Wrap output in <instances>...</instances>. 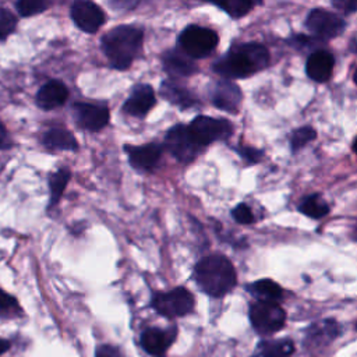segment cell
<instances>
[{"label":"cell","instance_id":"cell-35","mask_svg":"<svg viewBox=\"0 0 357 357\" xmlns=\"http://www.w3.org/2000/svg\"><path fill=\"white\" fill-rule=\"evenodd\" d=\"M10 138H8V134H7V130L6 127L0 123V149H6L10 146Z\"/></svg>","mask_w":357,"mask_h":357},{"label":"cell","instance_id":"cell-16","mask_svg":"<svg viewBox=\"0 0 357 357\" xmlns=\"http://www.w3.org/2000/svg\"><path fill=\"white\" fill-rule=\"evenodd\" d=\"M162 63L165 71L172 78H184L198 71L195 61L181 49H170L163 53Z\"/></svg>","mask_w":357,"mask_h":357},{"label":"cell","instance_id":"cell-6","mask_svg":"<svg viewBox=\"0 0 357 357\" xmlns=\"http://www.w3.org/2000/svg\"><path fill=\"white\" fill-rule=\"evenodd\" d=\"M218 33L209 28L199 25H188L178 36L180 49L191 59H202L209 56L218 46Z\"/></svg>","mask_w":357,"mask_h":357},{"label":"cell","instance_id":"cell-19","mask_svg":"<svg viewBox=\"0 0 357 357\" xmlns=\"http://www.w3.org/2000/svg\"><path fill=\"white\" fill-rule=\"evenodd\" d=\"M335 66V59L332 53L328 50H315L312 52L305 63V73L307 75L317 82H325L332 75Z\"/></svg>","mask_w":357,"mask_h":357},{"label":"cell","instance_id":"cell-21","mask_svg":"<svg viewBox=\"0 0 357 357\" xmlns=\"http://www.w3.org/2000/svg\"><path fill=\"white\" fill-rule=\"evenodd\" d=\"M245 290L255 298V301H271V303H279L283 298V289L279 283H276L272 279L264 278L259 280H255L252 283H248L245 286Z\"/></svg>","mask_w":357,"mask_h":357},{"label":"cell","instance_id":"cell-26","mask_svg":"<svg viewBox=\"0 0 357 357\" xmlns=\"http://www.w3.org/2000/svg\"><path fill=\"white\" fill-rule=\"evenodd\" d=\"M22 314L20 303L15 297L0 289V317L15 318Z\"/></svg>","mask_w":357,"mask_h":357},{"label":"cell","instance_id":"cell-3","mask_svg":"<svg viewBox=\"0 0 357 357\" xmlns=\"http://www.w3.org/2000/svg\"><path fill=\"white\" fill-rule=\"evenodd\" d=\"M144 32L141 28L120 25L102 38V50L110 66L117 70L128 68L142 50Z\"/></svg>","mask_w":357,"mask_h":357},{"label":"cell","instance_id":"cell-31","mask_svg":"<svg viewBox=\"0 0 357 357\" xmlns=\"http://www.w3.org/2000/svg\"><path fill=\"white\" fill-rule=\"evenodd\" d=\"M231 216L237 223H241V225H250L254 222L252 211L247 204H238L236 208H233Z\"/></svg>","mask_w":357,"mask_h":357},{"label":"cell","instance_id":"cell-36","mask_svg":"<svg viewBox=\"0 0 357 357\" xmlns=\"http://www.w3.org/2000/svg\"><path fill=\"white\" fill-rule=\"evenodd\" d=\"M10 346H11L10 340H7V339H1V337H0V356H1V354H4V353L10 349Z\"/></svg>","mask_w":357,"mask_h":357},{"label":"cell","instance_id":"cell-24","mask_svg":"<svg viewBox=\"0 0 357 357\" xmlns=\"http://www.w3.org/2000/svg\"><path fill=\"white\" fill-rule=\"evenodd\" d=\"M298 211L308 218L319 219L328 215L329 206L319 194H311L301 201V204L298 205Z\"/></svg>","mask_w":357,"mask_h":357},{"label":"cell","instance_id":"cell-27","mask_svg":"<svg viewBox=\"0 0 357 357\" xmlns=\"http://www.w3.org/2000/svg\"><path fill=\"white\" fill-rule=\"evenodd\" d=\"M219 8L226 11L233 18H240L250 13V10L255 6L254 1H244V0H229L223 3H216Z\"/></svg>","mask_w":357,"mask_h":357},{"label":"cell","instance_id":"cell-14","mask_svg":"<svg viewBox=\"0 0 357 357\" xmlns=\"http://www.w3.org/2000/svg\"><path fill=\"white\" fill-rule=\"evenodd\" d=\"M212 103L225 112L237 113L241 103V91L230 79H219L213 84L211 91Z\"/></svg>","mask_w":357,"mask_h":357},{"label":"cell","instance_id":"cell-10","mask_svg":"<svg viewBox=\"0 0 357 357\" xmlns=\"http://www.w3.org/2000/svg\"><path fill=\"white\" fill-rule=\"evenodd\" d=\"M305 26L314 36L328 40L339 36L344 31L346 22L333 11L315 8L308 13Z\"/></svg>","mask_w":357,"mask_h":357},{"label":"cell","instance_id":"cell-13","mask_svg":"<svg viewBox=\"0 0 357 357\" xmlns=\"http://www.w3.org/2000/svg\"><path fill=\"white\" fill-rule=\"evenodd\" d=\"M177 336V328L167 329L148 328L141 333L139 344L152 357H165L169 347L174 343Z\"/></svg>","mask_w":357,"mask_h":357},{"label":"cell","instance_id":"cell-33","mask_svg":"<svg viewBox=\"0 0 357 357\" xmlns=\"http://www.w3.org/2000/svg\"><path fill=\"white\" fill-rule=\"evenodd\" d=\"M238 152L241 153V156H243L244 159H247V160L251 162V163L259 162L261 158H262V152H261V151L254 149V148H250V146H244V148L238 149Z\"/></svg>","mask_w":357,"mask_h":357},{"label":"cell","instance_id":"cell-17","mask_svg":"<svg viewBox=\"0 0 357 357\" xmlns=\"http://www.w3.org/2000/svg\"><path fill=\"white\" fill-rule=\"evenodd\" d=\"M124 151L128 155L130 165L138 170H152L162 155V146L158 144H145L142 146L126 145Z\"/></svg>","mask_w":357,"mask_h":357},{"label":"cell","instance_id":"cell-8","mask_svg":"<svg viewBox=\"0 0 357 357\" xmlns=\"http://www.w3.org/2000/svg\"><path fill=\"white\" fill-rule=\"evenodd\" d=\"M165 145L167 151L181 163L192 162L202 149V146H199L191 135L188 126L184 124H177L167 131Z\"/></svg>","mask_w":357,"mask_h":357},{"label":"cell","instance_id":"cell-23","mask_svg":"<svg viewBox=\"0 0 357 357\" xmlns=\"http://www.w3.org/2000/svg\"><path fill=\"white\" fill-rule=\"evenodd\" d=\"M43 144L50 149L59 151H75L78 149V142L75 137L64 128H50L43 135Z\"/></svg>","mask_w":357,"mask_h":357},{"label":"cell","instance_id":"cell-4","mask_svg":"<svg viewBox=\"0 0 357 357\" xmlns=\"http://www.w3.org/2000/svg\"><path fill=\"white\" fill-rule=\"evenodd\" d=\"M286 311L279 303L254 301L248 307L250 325L261 339L280 332L286 325Z\"/></svg>","mask_w":357,"mask_h":357},{"label":"cell","instance_id":"cell-5","mask_svg":"<svg viewBox=\"0 0 357 357\" xmlns=\"http://www.w3.org/2000/svg\"><path fill=\"white\" fill-rule=\"evenodd\" d=\"M151 305L162 317L178 318L194 311L195 300L192 293L185 287H174L165 293H155Z\"/></svg>","mask_w":357,"mask_h":357},{"label":"cell","instance_id":"cell-20","mask_svg":"<svg viewBox=\"0 0 357 357\" xmlns=\"http://www.w3.org/2000/svg\"><path fill=\"white\" fill-rule=\"evenodd\" d=\"M68 98L67 86L57 79H50L36 93V105L43 110H52L66 103Z\"/></svg>","mask_w":357,"mask_h":357},{"label":"cell","instance_id":"cell-7","mask_svg":"<svg viewBox=\"0 0 357 357\" xmlns=\"http://www.w3.org/2000/svg\"><path fill=\"white\" fill-rule=\"evenodd\" d=\"M343 333L335 318H324L307 325L301 332V346L305 350H318L331 346Z\"/></svg>","mask_w":357,"mask_h":357},{"label":"cell","instance_id":"cell-1","mask_svg":"<svg viewBox=\"0 0 357 357\" xmlns=\"http://www.w3.org/2000/svg\"><path fill=\"white\" fill-rule=\"evenodd\" d=\"M269 63V53L265 46L250 42L234 45L225 56L218 59L212 68L225 79L245 78L261 70Z\"/></svg>","mask_w":357,"mask_h":357},{"label":"cell","instance_id":"cell-28","mask_svg":"<svg viewBox=\"0 0 357 357\" xmlns=\"http://www.w3.org/2000/svg\"><path fill=\"white\" fill-rule=\"evenodd\" d=\"M49 7V3L42 0H20L15 3V8L21 17H31L43 13Z\"/></svg>","mask_w":357,"mask_h":357},{"label":"cell","instance_id":"cell-34","mask_svg":"<svg viewBox=\"0 0 357 357\" xmlns=\"http://www.w3.org/2000/svg\"><path fill=\"white\" fill-rule=\"evenodd\" d=\"M333 6L343 11L344 14H351L357 11V1L356 0H346V1H333Z\"/></svg>","mask_w":357,"mask_h":357},{"label":"cell","instance_id":"cell-11","mask_svg":"<svg viewBox=\"0 0 357 357\" xmlns=\"http://www.w3.org/2000/svg\"><path fill=\"white\" fill-rule=\"evenodd\" d=\"M73 116L77 124L86 131L96 132L105 128L109 123L110 114L106 106L92 103H74Z\"/></svg>","mask_w":357,"mask_h":357},{"label":"cell","instance_id":"cell-32","mask_svg":"<svg viewBox=\"0 0 357 357\" xmlns=\"http://www.w3.org/2000/svg\"><path fill=\"white\" fill-rule=\"evenodd\" d=\"M95 357H120V350L112 344H99L95 349Z\"/></svg>","mask_w":357,"mask_h":357},{"label":"cell","instance_id":"cell-15","mask_svg":"<svg viewBox=\"0 0 357 357\" xmlns=\"http://www.w3.org/2000/svg\"><path fill=\"white\" fill-rule=\"evenodd\" d=\"M155 103L156 98L152 86L148 84H138L132 88L130 96L126 99L123 112L134 117H144L155 106Z\"/></svg>","mask_w":357,"mask_h":357},{"label":"cell","instance_id":"cell-22","mask_svg":"<svg viewBox=\"0 0 357 357\" xmlns=\"http://www.w3.org/2000/svg\"><path fill=\"white\" fill-rule=\"evenodd\" d=\"M160 95L180 109H190L198 103L197 98L188 89L178 86L170 81H165L160 85Z\"/></svg>","mask_w":357,"mask_h":357},{"label":"cell","instance_id":"cell-18","mask_svg":"<svg viewBox=\"0 0 357 357\" xmlns=\"http://www.w3.org/2000/svg\"><path fill=\"white\" fill-rule=\"evenodd\" d=\"M296 342L291 337H262L257 342L251 357H291Z\"/></svg>","mask_w":357,"mask_h":357},{"label":"cell","instance_id":"cell-38","mask_svg":"<svg viewBox=\"0 0 357 357\" xmlns=\"http://www.w3.org/2000/svg\"><path fill=\"white\" fill-rule=\"evenodd\" d=\"M354 81H356V84H357V70H356V73H354Z\"/></svg>","mask_w":357,"mask_h":357},{"label":"cell","instance_id":"cell-37","mask_svg":"<svg viewBox=\"0 0 357 357\" xmlns=\"http://www.w3.org/2000/svg\"><path fill=\"white\" fill-rule=\"evenodd\" d=\"M353 151L357 153V138H356L354 142H353Z\"/></svg>","mask_w":357,"mask_h":357},{"label":"cell","instance_id":"cell-2","mask_svg":"<svg viewBox=\"0 0 357 357\" xmlns=\"http://www.w3.org/2000/svg\"><path fill=\"white\" fill-rule=\"evenodd\" d=\"M194 280L208 296L220 298L230 293L237 284V275L233 264L220 254L204 257L194 266Z\"/></svg>","mask_w":357,"mask_h":357},{"label":"cell","instance_id":"cell-25","mask_svg":"<svg viewBox=\"0 0 357 357\" xmlns=\"http://www.w3.org/2000/svg\"><path fill=\"white\" fill-rule=\"evenodd\" d=\"M70 177H71V172L66 167H61L57 172H54L53 174H50V177H49L50 206H54L60 201V198L64 192V188H66L67 183L70 181Z\"/></svg>","mask_w":357,"mask_h":357},{"label":"cell","instance_id":"cell-9","mask_svg":"<svg viewBox=\"0 0 357 357\" xmlns=\"http://www.w3.org/2000/svg\"><path fill=\"white\" fill-rule=\"evenodd\" d=\"M190 132L199 146H206L215 141L226 139L231 135L233 127L227 120L213 119L209 116L195 117L190 126Z\"/></svg>","mask_w":357,"mask_h":357},{"label":"cell","instance_id":"cell-29","mask_svg":"<svg viewBox=\"0 0 357 357\" xmlns=\"http://www.w3.org/2000/svg\"><path fill=\"white\" fill-rule=\"evenodd\" d=\"M317 137V132L314 128L311 127H301L298 130H296L293 134H291V138H290V146H291V151L296 152L298 151L300 148H303L305 144H308L310 141L315 139Z\"/></svg>","mask_w":357,"mask_h":357},{"label":"cell","instance_id":"cell-30","mask_svg":"<svg viewBox=\"0 0 357 357\" xmlns=\"http://www.w3.org/2000/svg\"><path fill=\"white\" fill-rule=\"evenodd\" d=\"M15 26H17L15 15L7 8L0 7V40L7 39L15 31Z\"/></svg>","mask_w":357,"mask_h":357},{"label":"cell","instance_id":"cell-39","mask_svg":"<svg viewBox=\"0 0 357 357\" xmlns=\"http://www.w3.org/2000/svg\"><path fill=\"white\" fill-rule=\"evenodd\" d=\"M354 329H356V331H357V322H356V324H354Z\"/></svg>","mask_w":357,"mask_h":357},{"label":"cell","instance_id":"cell-12","mask_svg":"<svg viewBox=\"0 0 357 357\" xmlns=\"http://www.w3.org/2000/svg\"><path fill=\"white\" fill-rule=\"evenodd\" d=\"M71 18L74 24L86 33H95L105 24L103 10L86 0H78L71 6Z\"/></svg>","mask_w":357,"mask_h":357}]
</instances>
